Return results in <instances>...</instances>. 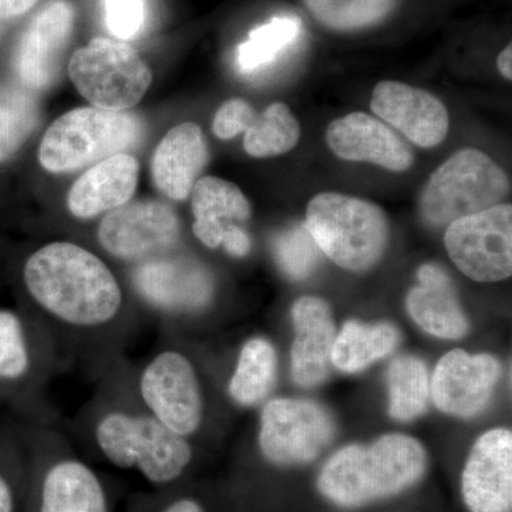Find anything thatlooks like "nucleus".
Returning a JSON list of instances; mask_svg holds the SVG:
<instances>
[{
  "mask_svg": "<svg viewBox=\"0 0 512 512\" xmlns=\"http://www.w3.org/2000/svg\"><path fill=\"white\" fill-rule=\"evenodd\" d=\"M28 306L23 311L46 330L57 352L94 349L117 363V349L136 325L126 293L106 262L69 241L35 249L22 266Z\"/></svg>",
  "mask_w": 512,
  "mask_h": 512,
  "instance_id": "nucleus-1",
  "label": "nucleus"
},
{
  "mask_svg": "<svg viewBox=\"0 0 512 512\" xmlns=\"http://www.w3.org/2000/svg\"><path fill=\"white\" fill-rule=\"evenodd\" d=\"M87 410V433L114 467L134 470L165 487L183 477L194 456L190 440L164 427L138 403L130 379L111 383Z\"/></svg>",
  "mask_w": 512,
  "mask_h": 512,
  "instance_id": "nucleus-2",
  "label": "nucleus"
},
{
  "mask_svg": "<svg viewBox=\"0 0 512 512\" xmlns=\"http://www.w3.org/2000/svg\"><path fill=\"white\" fill-rule=\"evenodd\" d=\"M427 454L419 441L389 434L370 446L342 448L323 467L319 490L342 507H359L416 484L426 473Z\"/></svg>",
  "mask_w": 512,
  "mask_h": 512,
  "instance_id": "nucleus-3",
  "label": "nucleus"
},
{
  "mask_svg": "<svg viewBox=\"0 0 512 512\" xmlns=\"http://www.w3.org/2000/svg\"><path fill=\"white\" fill-rule=\"evenodd\" d=\"M305 225L320 252L357 274L379 264L389 244L386 212L375 202L340 192L315 195L306 210Z\"/></svg>",
  "mask_w": 512,
  "mask_h": 512,
  "instance_id": "nucleus-4",
  "label": "nucleus"
},
{
  "mask_svg": "<svg viewBox=\"0 0 512 512\" xmlns=\"http://www.w3.org/2000/svg\"><path fill=\"white\" fill-rule=\"evenodd\" d=\"M143 123L128 111L80 107L67 111L49 128L39 148V161L55 174L73 173L140 144Z\"/></svg>",
  "mask_w": 512,
  "mask_h": 512,
  "instance_id": "nucleus-5",
  "label": "nucleus"
},
{
  "mask_svg": "<svg viewBox=\"0 0 512 512\" xmlns=\"http://www.w3.org/2000/svg\"><path fill=\"white\" fill-rule=\"evenodd\" d=\"M510 180L493 158L477 148H463L430 175L421 191L419 210L427 225L451 222L503 204Z\"/></svg>",
  "mask_w": 512,
  "mask_h": 512,
  "instance_id": "nucleus-6",
  "label": "nucleus"
},
{
  "mask_svg": "<svg viewBox=\"0 0 512 512\" xmlns=\"http://www.w3.org/2000/svg\"><path fill=\"white\" fill-rule=\"evenodd\" d=\"M60 355L46 330L23 309L0 308V403L18 420L40 421L37 399Z\"/></svg>",
  "mask_w": 512,
  "mask_h": 512,
  "instance_id": "nucleus-7",
  "label": "nucleus"
},
{
  "mask_svg": "<svg viewBox=\"0 0 512 512\" xmlns=\"http://www.w3.org/2000/svg\"><path fill=\"white\" fill-rule=\"evenodd\" d=\"M128 379L138 403L168 430L187 440L200 431L204 393L197 367L183 350L161 346Z\"/></svg>",
  "mask_w": 512,
  "mask_h": 512,
  "instance_id": "nucleus-8",
  "label": "nucleus"
},
{
  "mask_svg": "<svg viewBox=\"0 0 512 512\" xmlns=\"http://www.w3.org/2000/svg\"><path fill=\"white\" fill-rule=\"evenodd\" d=\"M69 76L93 107L109 111L136 106L153 82V73L137 50L109 37H96L76 50Z\"/></svg>",
  "mask_w": 512,
  "mask_h": 512,
  "instance_id": "nucleus-9",
  "label": "nucleus"
},
{
  "mask_svg": "<svg viewBox=\"0 0 512 512\" xmlns=\"http://www.w3.org/2000/svg\"><path fill=\"white\" fill-rule=\"evenodd\" d=\"M131 288L161 320L197 315L211 305L214 281L204 265L177 251L134 265Z\"/></svg>",
  "mask_w": 512,
  "mask_h": 512,
  "instance_id": "nucleus-10",
  "label": "nucleus"
},
{
  "mask_svg": "<svg viewBox=\"0 0 512 512\" xmlns=\"http://www.w3.org/2000/svg\"><path fill=\"white\" fill-rule=\"evenodd\" d=\"M447 254L467 278L500 282L512 274V207L498 204L447 225Z\"/></svg>",
  "mask_w": 512,
  "mask_h": 512,
  "instance_id": "nucleus-11",
  "label": "nucleus"
},
{
  "mask_svg": "<svg viewBox=\"0 0 512 512\" xmlns=\"http://www.w3.org/2000/svg\"><path fill=\"white\" fill-rule=\"evenodd\" d=\"M180 235L173 207L157 200L127 202L104 215L97 228L100 247L134 265L175 251Z\"/></svg>",
  "mask_w": 512,
  "mask_h": 512,
  "instance_id": "nucleus-12",
  "label": "nucleus"
},
{
  "mask_svg": "<svg viewBox=\"0 0 512 512\" xmlns=\"http://www.w3.org/2000/svg\"><path fill=\"white\" fill-rule=\"evenodd\" d=\"M333 437L335 421L318 403L278 399L271 400L262 410L259 448L271 463H309Z\"/></svg>",
  "mask_w": 512,
  "mask_h": 512,
  "instance_id": "nucleus-13",
  "label": "nucleus"
},
{
  "mask_svg": "<svg viewBox=\"0 0 512 512\" xmlns=\"http://www.w3.org/2000/svg\"><path fill=\"white\" fill-rule=\"evenodd\" d=\"M73 29L74 9L69 0H50L37 10L13 57L18 82L33 92L52 86L62 70Z\"/></svg>",
  "mask_w": 512,
  "mask_h": 512,
  "instance_id": "nucleus-14",
  "label": "nucleus"
},
{
  "mask_svg": "<svg viewBox=\"0 0 512 512\" xmlns=\"http://www.w3.org/2000/svg\"><path fill=\"white\" fill-rule=\"evenodd\" d=\"M370 110L420 148L440 146L450 128L443 101L427 90L394 80L377 84Z\"/></svg>",
  "mask_w": 512,
  "mask_h": 512,
  "instance_id": "nucleus-15",
  "label": "nucleus"
},
{
  "mask_svg": "<svg viewBox=\"0 0 512 512\" xmlns=\"http://www.w3.org/2000/svg\"><path fill=\"white\" fill-rule=\"evenodd\" d=\"M500 376L501 366L495 357L451 350L434 370L430 396L443 413L473 417L487 407Z\"/></svg>",
  "mask_w": 512,
  "mask_h": 512,
  "instance_id": "nucleus-16",
  "label": "nucleus"
},
{
  "mask_svg": "<svg viewBox=\"0 0 512 512\" xmlns=\"http://www.w3.org/2000/svg\"><path fill=\"white\" fill-rule=\"evenodd\" d=\"M326 143L336 157L350 163H367L392 173H404L414 164L412 148L384 124L363 111L332 121Z\"/></svg>",
  "mask_w": 512,
  "mask_h": 512,
  "instance_id": "nucleus-17",
  "label": "nucleus"
},
{
  "mask_svg": "<svg viewBox=\"0 0 512 512\" xmlns=\"http://www.w3.org/2000/svg\"><path fill=\"white\" fill-rule=\"evenodd\" d=\"M463 497L471 512H511L512 434H483L471 450L463 473Z\"/></svg>",
  "mask_w": 512,
  "mask_h": 512,
  "instance_id": "nucleus-18",
  "label": "nucleus"
},
{
  "mask_svg": "<svg viewBox=\"0 0 512 512\" xmlns=\"http://www.w3.org/2000/svg\"><path fill=\"white\" fill-rule=\"evenodd\" d=\"M35 512H110L109 497L86 461L57 450L40 471Z\"/></svg>",
  "mask_w": 512,
  "mask_h": 512,
  "instance_id": "nucleus-19",
  "label": "nucleus"
},
{
  "mask_svg": "<svg viewBox=\"0 0 512 512\" xmlns=\"http://www.w3.org/2000/svg\"><path fill=\"white\" fill-rule=\"evenodd\" d=\"M295 342L292 346V375L301 386L322 383L332 367L336 330L328 302L303 296L292 308Z\"/></svg>",
  "mask_w": 512,
  "mask_h": 512,
  "instance_id": "nucleus-20",
  "label": "nucleus"
},
{
  "mask_svg": "<svg viewBox=\"0 0 512 512\" xmlns=\"http://www.w3.org/2000/svg\"><path fill=\"white\" fill-rule=\"evenodd\" d=\"M210 161L200 126L183 123L171 128L154 151L151 174L158 191L173 201L187 200Z\"/></svg>",
  "mask_w": 512,
  "mask_h": 512,
  "instance_id": "nucleus-21",
  "label": "nucleus"
},
{
  "mask_svg": "<svg viewBox=\"0 0 512 512\" xmlns=\"http://www.w3.org/2000/svg\"><path fill=\"white\" fill-rule=\"evenodd\" d=\"M140 167L128 153L116 154L90 167L73 184L67 195V208L79 220H93L109 214L133 198Z\"/></svg>",
  "mask_w": 512,
  "mask_h": 512,
  "instance_id": "nucleus-22",
  "label": "nucleus"
},
{
  "mask_svg": "<svg viewBox=\"0 0 512 512\" xmlns=\"http://www.w3.org/2000/svg\"><path fill=\"white\" fill-rule=\"evenodd\" d=\"M419 285L407 295V312L430 335L461 339L470 325L461 309L456 286L441 266L426 264L417 271Z\"/></svg>",
  "mask_w": 512,
  "mask_h": 512,
  "instance_id": "nucleus-23",
  "label": "nucleus"
},
{
  "mask_svg": "<svg viewBox=\"0 0 512 512\" xmlns=\"http://www.w3.org/2000/svg\"><path fill=\"white\" fill-rule=\"evenodd\" d=\"M191 210L195 237L211 249L220 248L225 232L252 215L251 202L238 185L211 175L200 178L192 188Z\"/></svg>",
  "mask_w": 512,
  "mask_h": 512,
  "instance_id": "nucleus-24",
  "label": "nucleus"
},
{
  "mask_svg": "<svg viewBox=\"0 0 512 512\" xmlns=\"http://www.w3.org/2000/svg\"><path fill=\"white\" fill-rule=\"evenodd\" d=\"M399 340V332L390 323H345L333 345L332 365L342 372H360L376 360L389 356L399 345Z\"/></svg>",
  "mask_w": 512,
  "mask_h": 512,
  "instance_id": "nucleus-25",
  "label": "nucleus"
},
{
  "mask_svg": "<svg viewBox=\"0 0 512 512\" xmlns=\"http://www.w3.org/2000/svg\"><path fill=\"white\" fill-rule=\"evenodd\" d=\"M275 376L274 346L264 338L249 339L242 346L237 366L229 379V396L239 406H255L271 392Z\"/></svg>",
  "mask_w": 512,
  "mask_h": 512,
  "instance_id": "nucleus-26",
  "label": "nucleus"
},
{
  "mask_svg": "<svg viewBox=\"0 0 512 512\" xmlns=\"http://www.w3.org/2000/svg\"><path fill=\"white\" fill-rule=\"evenodd\" d=\"M387 386L389 412L393 419L410 421L426 412L430 400V376L419 357H396L387 370Z\"/></svg>",
  "mask_w": 512,
  "mask_h": 512,
  "instance_id": "nucleus-27",
  "label": "nucleus"
},
{
  "mask_svg": "<svg viewBox=\"0 0 512 512\" xmlns=\"http://www.w3.org/2000/svg\"><path fill=\"white\" fill-rule=\"evenodd\" d=\"M37 123L35 92L19 82L0 84V163L18 153Z\"/></svg>",
  "mask_w": 512,
  "mask_h": 512,
  "instance_id": "nucleus-28",
  "label": "nucleus"
},
{
  "mask_svg": "<svg viewBox=\"0 0 512 512\" xmlns=\"http://www.w3.org/2000/svg\"><path fill=\"white\" fill-rule=\"evenodd\" d=\"M301 140V126L285 103L271 104L256 114L245 131L244 148L248 156L269 158L289 153Z\"/></svg>",
  "mask_w": 512,
  "mask_h": 512,
  "instance_id": "nucleus-29",
  "label": "nucleus"
},
{
  "mask_svg": "<svg viewBox=\"0 0 512 512\" xmlns=\"http://www.w3.org/2000/svg\"><path fill=\"white\" fill-rule=\"evenodd\" d=\"M313 18L328 29L356 32L390 18L399 0H302Z\"/></svg>",
  "mask_w": 512,
  "mask_h": 512,
  "instance_id": "nucleus-30",
  "label": "nucleus"
},
{
  "mask_svg": "<svg viewBox=\"0 0 512 512\" xmlns=\"http://www.w3.org/2000/svg\"><path fill=\"white\" fill-rule=\"evenodd\" d=\"M301 29L299 19L282 16L252 30L247 42L238 47L239 69L254 73L274 63L298 39Z\"/></svg>",
  "mask_w": 512,
  "mask_h": 512,
  "instance_id": "nucleus-31",
  "label": "nucleus"
},
{
  "mask_svg": "<svg viewBox=\"0 0 512 512\" xmlns=\"http://www.w3.org/2000/svg\"><path fill=\"white\" fill-rule=\"evenodd\" d=\"M279 268L293 281H302L319 264L320 249L305 224L286 229L274 242Z\"/></svg>",
  "mask_w": 512,
  "mask_h": 512,
  "instance_id": "nucleus-32",
  "label": "nucleus"
},
{
  "mask_svg": "<svg viewBox=\"0 0 512 512\" xmlns=\"http://www.w3.org/2000/svg\"><path fill=\"white\" fill-rule=\"evenodd\" d=\"M26 451L18 420L0 423V512H19L16 466Z\"/></svg>",
  "mask_w": 512,
  "mask_h": 512,
  "instance_id": "nucleus-33",
  "label": "nucleus"
},
{
  "mask_svg": "<svg viewBox=\"0 0 512 512\" xmlns=\"http://www.w3.org/2000/svg\"><path fill=\"white\" fill-rule=\"evenodd\" d=\"M107 29L119 40L136 39L147 20L146 0H103Z\"/></svg>",
  "mask_w": 512,
  "mask_h": 512,
  "instance_id": "nucleus-34",
  "label": "nucleus"
},
{
  "mask_svg": "<svg viewBox=\"0 0 512 512\" xmlns=\"http://www.w3.org/2000/svg\"><path fill=\"white\" fill-rule=\"evenodd\" d=\"M255 116L254 107L248 101L242 99L225 101L215 114L212 131L221 140H231L245 133Z\"/></svg>",
  "mask_w": 512,
  "mask_h": 512,
  "instance_id": "nucleus-35",
  "label": "nucleus"
},
{
  "mask_svg": "<svg viewBox=\"0 0 512 512\" xmlns=\"http://www.w3.org/2000/svg\"><path fill=\"white\" fill-rule=\"evenodd\" d=\"M221 247H224L225 251L229 255L235 256V258H244L251 252L252 242L248 232L241 225H238V227L225 232Z\"/></svg>",
  "mask_w": 512,
  "mask_h": 512,
  "instance_id": "nucleus-36",
  "label": "nucleus"
},
{
  "mask_svg": "<svg viewBox=\"0 0 512 512\" xmlns=\"http://www.w3.org/2000/svg\"><path fill=\"white\" fill-rule=\"evenodd\" d=\"M39 0H0V28L10 19L25 15Z\"/></svg>",
  "mask_w": 512,
  "mask_h": 512,
  "instance_id": "nucleus-37",
  "label": "nucleus"
},
{
  "mask_svg": "<svg viewBox=\"0 0 512 512\" xmlns=\"http://www.w3.org/2000/svg\"><path fill=\"white\" fill-rule=\"evenodd\" d=\"M160 512H204L202 505L194 498H177L170 504L164 505Z\"/></svg>",
  "mask_w": 512,
  "mask_h": 512,
  "instance_id": "nucleus-38",
  "label": "nucleus"
},
{
  "mask_svg": "<svg viewBox=\"0 0 512 512\" xmlns=\"http://www.w3.org/2000/svg\"><path fill=\"white\" fill-rule=\"evenodd\" d=\"M498 72L503 74L504 79L508 82L512 80V46L508 45L504 47L503 52L497 57Z\"/></svg>",
  "mask_w": 512,
  "mask_h": 512,
  "instance_id": "nucleus-39",
  "label": "nucleus"
}]
</instances>
